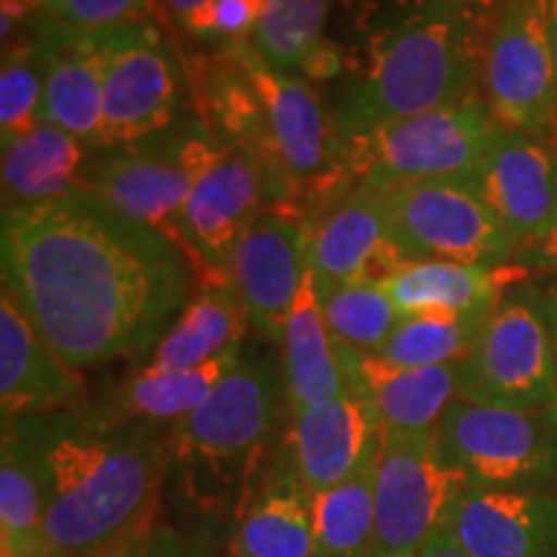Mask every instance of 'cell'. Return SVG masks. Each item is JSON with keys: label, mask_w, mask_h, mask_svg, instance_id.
Masks as SVG:
<instances>
[{"label": "cell", "mask_w": 557, "mask_h": 557, "mask_svg": "<svg viewBox=\"0 0 557 557\" xmlns=\"http://www.w3.org/2000/svg\"><path fill=\"white\" fill-rule=\"evenodd\" d=\"M45 478H41V416L3 421L0 455V555L41 545Z\"/></svg>", "instance_id": "26"}, {"label": "cell", "mask_w": 557, "mask_h": 557, "mask_svg": "<svg viewBox=\"0 0 557 557\" xmlns=\"http://www.w3.org/2000/svg\"><path fill=\"white\" fill-rule=\"evenodd\" d=\"M86 145L39 124L3 145V209L37 207L86 189Z\"/></svg>", "instance_id": "25"}, {"label": "cell", "mask_w": 557, "mask_h": 557, "mask_svg": "<svg viewBox=\"0 0 557 557\" xmlns=\"http://www.w3.org/2000/svg\"><path fill=\"white\" fill-rule=\"evenodd\" d=\"M186 62L152 24L114 26L103 75V122L99 148H120L178 122Z\"/></svg>", "instance_id": "12"}, {"label": "cell", "mask_w": 557, "mask_h": 557, "mask_svg": "<svg viewBox=\"0 0 557 557\" xmlns=\"http://www.w3.org/2000/svg\"><path fill=\"white\" fill-rule=\"evenodd\" d=\"M527 274L529 271L513 263L500 269H480L451 261H408L380 287L393 299L400 315H418V312L487 315L506 295V284L524 282Z\"/></svg>", "instance_id": "24"}, {"label": "cell", "mask_w": 557, "mask_h": 557, "mask_svg": "<svg viewBox=\"0 0 557 557\" xmlns=\"http://www.w3.org/2000/svg\"><path fill=\"white\" fill-rule=\"evenodd\" d=\"M348 389L369 400L382 434L436 431L444 410L462 393V361L438 367H398L377 354L338 344Z\"/></svg>", "instance_id": "22"}, {"label": "cell", "mask_w": 557, "mask_h": 557, "mask_svg": "<svg viewBox=\"0 0 557 557\" xmlns=\"http://www.w3.org/2000/svg\"><path fill=\"white\" fill-rule=\"evenodd\" d=\"M152 529H156V524L137 529V532L127 534V537H122L120 542H114V545L103 549L99 557H148Z\"/></svg>", "instance_id": "40"}, {"label": "cell", "mask_w": 557, "mask_h": 557, "mask_svg": "<svg viewBox=\"0 0 557 557\" xmlns=\"http://www.w3.org/2000/svg\"><path fill=\"white\" fill-rule=\"evenodd\" d=\"M436 442L470 487L557 491V429L547 410L455 398L438 421Z\"/></svg>", "instance_id": "7"}, {"label": "cell", "mask_w": 557, "mask_h": 557, "mask_svg": "<svg viewBox=\"0 0 557 557\" xmlns=\"http://www.w3.org/2000/svg\"><path fill=\"white\" fill-rule=\"evenodd\" d=\"M45 83L47 54L39 41L37 24H34V29L16 34L3 45V65H0V135H3V145L39 127Z\"/></svg>", "instance_id": "32"}, {"label": "cell", "mask_w": 557, "mask_h": 557, "mask_svg": "<svg viewBox=\"0 0 557 557\" xmlns=\"http://www.w3.org/2000/svg\"><path fill=\"white\" fill-rule=\"evenodd\" d=\"M487 315H468V312L403 315L377 357L398 367L455 364L470 357Z\"/></svg>", "instance_id": "31"}, {"label": "cell", "mask_w": 557, "mask_h": 557, "mask_svg": "<svg viewBox=\"0 0 557 557\" xmlns=\"http://www.w3.org/2000/svg\"><path fill=\"white\" fill-rule=\"evenodd\" d=\"M3 557H67V555L54 553V549H50V547H34V549H26V553H13V555H3Z\"/></svg>", "instance_id": "45"}, {"label": "cell", "mask_w": 557, "mask_h": 557, "mask_svg": "<svg viewBox=\"0 0 557 557\" xmlns=\"http://www.w3.org/2000/svg\"><path fill=\"white\" fill-rule=\"evenodd\" d=\"M148 557H212L205 534H184L169 524H156L150 534Z\"/></svg>", "instance_id": "37"}, {"label": "cell", "mask_w": 557, "mask_h": 557, "mask_svg": "<svg viewBox=\"0 0 557 557\" xmlns=\"http://www.w3.org/2000/svg\"><path fill=\"white\" fill-rule=\"evenodd\" d=\"M238 50L248 78L267 109L278 163L297 186L302 212L310 214L318 199L338 178V169L333 165V120H329L308 83L271 67L253 41L238 39Z\"/></svg>", "instance_id": "15"}, {"label": "cell", "mask_w": 557, "mask_h": 557, "mask_svg": "<svg viewBox=\"0 0 557 557\" xmlns=\"http://www.w3.org/2000/svg\"><path fill=\"white\" fill-rule=\"evenodd\" d=\"M470 483L442 457L436 431L382 434L374 465L377 549L418 553L449 524L455 504Z\"/></svg>", "instance_id": "11"}, {"label": "cell", "mask_w": 557, "mask_h": 557, "mask_svg": "<svg viewBox=\"0 0 557 557\" xmlns=\"http://www.w3.org/2000/svg\"><path fill=\"white\" fill-rule=\"evenodd\" d=\"M86 400V382L21 310L0 292V410L3 421L73 413Z\"/></svg>", "instance_id": "20"}, {"label": "cell", "mask_w": 557, "mask_h": 557, "mask_svg": "<svg viewBox=\"0 0 557 557\" xmlns=\"http://www.w3.org/2000/svg\"><path fill=\"white\" fill-rule=\"evenodd\" d=\"M380 194L393 238L408 261H451L480 269H500L513 261L517 243L468 181H421Z\"/></svg>", "instance_id": "9"}, {"label": "cell", "mask_w": 557, "mask_h": 557, "mask_svg": "<svg viewBox=\"0 0 557 557\" xmlns=\"http://www.w3.org/2000/svg\"><path fill=\"white\" fill-rule=\"evenodd\" d=\"M374 459L346 483L310 496L315 557H372L377 549Z\"/></svg>", "instance_id": "30"}, {"label": "cell", "mask_w": 557, "mask_h": 557, "mask_svg": "<svg viewBox=\"0 0 557 557\" xmlns=\"http://www.w3.org/2000/svg\"><path fill=\"white\" fill-rule=\"evenodd\" d=\"M165 470L169 431L158 434L152 423L41 416V545L67 557H99L158 524Z\"/></svg>", "instance_id": "2"}, {"label": "cell", "mask_w": 557, "mask_h": 557, "mask_svg": "<svg viewBox=\"0 0 557 557\" xmlns=\"http://www.w3.org/2000/svg\"><path fill=\"white\" fill-rule=\"evenodd\" d=\"M406 263L380 191L354 186L310 214V269L320 295L346 284H382Z\"/></svg>", "instance_id": "16"}, {"label": "cell", "mask_w": 557, "mask_h": 557, "mask_svg": "<svg viewBox=\"0 0 557 557\" xmlns=\"http://www.w3.org/2000/svg\"><path fill=\"white\" fill-rule=\"evenodd\" d=\"M416 557H470V555L465 553V547L455 540V534L444 527V529H438V532L426 542V545L418 549Z\"/></svg>", "instance_id": "41"}, {"label": "cell", "mask_w": 557, "mask_h": 557, "mask_svg": "<svg viewBox=\"0 0 557 557\" xmlns=\"http://www.w3.org/2000/svg\"><path fill=\"white\" fill-rule=\"evenodd\" d=\"M289 468L315 496L346 483L380 455L382 429L367 398L346 393L292 416Z\"/></svg>", "instance_id": "19"}, {"label": "cell", "mask_w": 557, "mask_h": 557, "mask_svg": "<svg viewBox=\"0 0 557 557\" xmlns=\"http://www.w3.org/2000/svg\"><path fill=\"white\" fill-rule=\"evenodd\" d=\"M310 271V220L292 207H267L250 222L230 261V278L250 325L282 341Z\"/></svg>", "instance_id": "14"}, {"label": "cell", "mask_w": 557, "mask_h": 557, "mask_svg": "<svg viewBox=\"0 0 557 557\" xmlns=\"http://www.w3.org/2000/svg\"><path fill=\"white\" fill-rule=\"evenodd\" d=\"M250 323L235 287L199 289L152 348V369H194L243 348Z\"/></svg>", "instance_id": "28"}, {"label": "cell", "mask_w": 557, "mask_h": 557, "mask_svg": "<svg viewBox=\"0 0 557 557\" xmlns=\"http://www.w3.org/2000/svg\"><path fill=\"white\" fill-rule=\"evenodd\" d=\"M240 359V348H235L225 357L194 369H171V372L152 367L137 369L124 380L111 416L103 421L176 423L205 406Z\"/></svg>", "instance_id": "29"}, {"label": "cell", "mask_w": 557, "mask_h": 557, "mask_svg": "<svg viewBox=\"0 0 557 557\" xmlns=\"http://www.w3.org/2000/svg\"><path fill=\"white\" fill-rule=\"evenodd\" d=\"M557 380V341L540 292H506L462 359L459 398L547 410Z\"/></svg>", "instance_id": "8"}, {"label": "cell", "mask_w": 557, "mask_h": 557, "mask_svg": "<svg viewBox=\"0 0 557 557\" xmlns=\"http://www.w3.org/2000/svg\"><path fill=\"white\" fill-rule=\"evenodd\" d=\"M39 5L62 24L78 29H107L139 21L150 0H39Z\"/></svg>", "instance_id": "36"}, {"label": "cell", "mask_w": 557, "mask_h": 557, "mask_svg": "<svg viewBox=\"0 0 557 557\" xmlns=\"http://www.w3.org/2000/svg\"><path fill=\"white\" fill-rule=\"evenodd\" d=\"M547 18H549V41H553V54L557 65V0H547Z\"/></svg>", "instance_id": "44"}, {"label": "cell", "mask_w": 557, "mask_h": 557, "mask_svg": "<svg viewBox=\"0 0 557 557\" xmlns=\"http://www.w3.org/2000/svg\"><path fill=\"white\" fill-rule=\"evenodd\" d=\"M225 143L199 116L120 148L86 169V189L163 235L186 259L181 218L201 173Z\"/></svg>", "instance_id": "6"}, {"label": "cell", "mask_w": 557, "mask_h": 557, "mask_svg": "<svg viewBox=\"0 0 557 557\" xmlns=\"http://www.w3.org/2000/svg\"><path fill=\"white\" fill-rule=\"evenodd\" d=\"M549 418H553L555 429H557V380H555V393H553V400H549V408H547Z\"/></svg>", "instance_id": "46"}, {"label": "cell", "mask_w": 557, "mask_h": 557, "mask_svg": "<svg viewBox=\"0 0 557 557\" xmlns=\"http://www.w3.org/2000/svg\"><path fill=\"white\" fill-rule=\"evenodd\" d=\"M39 41L47 54V83L39 124H52L88 148H99L103 122V75L114 26L78 29L41 9Z\"/></svg>", "instance_id": "18"}, {"label": "cell", "mask_w": 557, "mask_h": 557, "mask_svg": "<svg viewBox=\"0 0 557 557\" xmlns=\"http://www.w3.org/2000/svg\"><path fill=\"white\" fill-rule=\"evenodd\" d=\"M455 3H462V0H455Z\"/></svg>", "instance_id": "49"}, {"label": "cell", "mask_w": 557, "mask_h": 557, "mask_svg": "<svg viewBox=\"0 0 557 557\" xmlns=\"http://www.w3.org/2000/svg\"><path fill=\"white\" fill-rule=\"evenodd\" d=\"M331 0H269L250 41L278 73L299 70L312 47L323 39Z\"/></svg>", "instance_id": "33"}, {"label": "cell", "mask_w": 557, "mask_h": 557, "mask_svg": "<svg viewBox=\"0 0 557 557\" xmlns=\"http://www.w3.org/2000/svg\"><path fill=\"white\" fill-rule=\"evenodd\" d=\"M341 50L336 45H331V41L320 39L315 47H312L308 58L302 60V70L308 78H333V75L341 73Z\"/></svg>", "instance_id": "39"}, {"label": "cell", "mask_w": 557, "mask_h": 557, "mask_svg": "<svg viewBox=\"0 0 557 557\" xmlns=\"http://www.w3.org/2000/svg\"><path fill=\"white\" fill-rule=\"evenodd\" d=\"M0 271L73 369L148 351L189 302L184 253L88 189L3 209Z\"/></svg>", "instance_id": "1"}, {"label": "cell", "mask_w": 557, "mask_h": 557, "mask_svg": "<svg viewBox=\"0 0 557 557\" xmlns=\"http://www.w3.org/2000/svg\"><path fill=\"white\" fill-rule=\"evenodd\" d=\"M487 37L483 21L455 0L387 26L333 116V137L480 99Z\"/></svg>", "instance_id": "4"}, {"label": "cell", "mask_w": 557, "mask_h": 557, "mask_svg": "<svg viewBox=\"0 0 557 557\" xmlns=\"http://www.w3.org/2000/svg\"><path fill=\"white\" fill-rule=\"evenodd\" d=\"M542 299H545V310H547L549 325H553V333H555V341H557V276H555V282L547 287V292H542Z\"/></svg>", "instance_id": "43"}, {"label": "cell", "mask_w": 557, "mask_h": 557, "mask_svg": "<svg viewBox=\"0 0 557 557\" xmlns=\"http://www.w3.org/2000/svg\"><path fill=\"white\" fill-rule=\"evenodd\" d=\"M485 99L333 137V165L354 186L389 189L421 181H468L500 132Z\"/></svg>", "instance_id": "5"}, {"label": "cell", "mask_w": 557, "mask_h": 557, "mask_svg": "<svg viewBox=\"0 0 557 557\" xmlns=\"http://www.w3.org/2000/svg\"><path fill=\"white\" fill-rule=\"evenodd\" d=\"M165 5H169V11L173 13V16H178V18H189L194 11H199L201 5L205 3H209V0H163Z\"/></svg>", "instance_id": "42"}, {"label": "cell", "mask_w": 557, "mask_h": 557, "mask_svg": "<svg viewBox=\"0 0 557 557\" xmlns=\"http://www.w3.org/2000/svg\"><path fill=\"white\" fill-rule=\"evenodd\" d=\"M284 410H289L282 361L240 359L214 395L171 423L165 491L194 527L238 521L267 483Z\"/></svg>", "instance_id": "3"}, {"label": "cell", "mask_w": 557, "mask_h": 557, "mask_svg": "<svg viewBox=\"0 0 557 557\" xmlns=\"http://www.w3.org/2000/svg\"><path fill=\"white\" fill-rule=\"evenodd\" d=\"M269 0H209L184 21L186 29L201 39L235 41L253 34Z\"/></svg>", "instance_id": "35"}, {"label": "cell", "mask_w": 557, "mask_h": 557, "mask_svg": "<svg viewBox=\"0 0 557 557\" xmlns=\"http://www.w3.org/2000/svg\"><path fill=\"white\" fill-rule=\"evenodd\" d=\"M372 557H416V553H374Z\"/></svg>", "instance_id": "47"}, {"label": "cell", "mask_w": 557, "mask_h": 557, "mask_svg": "<svg viewBox=\"0 0 557 557\" xmlns=\"http://www.w3.org/2000/svg\"><path fill=\"white\" fill-rule=\"evenodd\" d=\"M282 372L289 416L351 393L338 341L329 329L312 269L295 299L282 341Z\"/></svg>", "instance_id": "23"}, {"label": "cell", "mask_w": 557, "mask_h": 557, "mask_svg": "<svg viewBox=\"0 0 557 557\" xmlns=\"http://www.w3.org/2000/svg\"><path fill=\"white\" fill-rule=\"evenodd\" d=\"M320 302L338 344L361 354H377L403 318L380 284H346L323 292Z\"/></svg>", "instance_id": "34"}, {"label": "cell", "mask_w": 557, "mask_h": 557, "mask_svg": "<svg viewBox=\"0 0 557 557\" xmlns=\"http://www.w3.org/2000/svg\"><path fill=\"white\" fill-rule=\"evenodd\" d=\"M483 94L508 129L547 137L557 127V65L547 0H508L485 47Z\"/></svg>", "instance_id": "13"}, {"label": "cell", "mask_w": 557, "mask_h": 557, "mask_svg": "<svg viewBox=\"0 0 557 557\" xmlns=\"http://www.w3.org/2000/svg\"><path fill=\"white\" fill-rule=\"evenodd\" d=\"M549 143H553V148H555V158H557V127L553 129V135H549Z\"/></svg>", "instance_id": "48"}, {"label": "cell", "mask_w": 557, "mask_h": 557, "mask_svg": "<svg viewBox=\"0 0 557 557\" xmlns=\"http://www.w3.org/2000/svg\"><path fill=\"white\" fill-rule=\"evenodd\" d=\"M267 207H282V191L267 163L240 145H225L199 176L181 218L186 263L199 289L233 287L235 248Z\"/></svg>", "instance_id": "10"}, {"label": "cell", "mask_w": 557, "mask_h": 557, "mask_svg": "<svg viewBox=\"0 0 557 557\" xmlns=\"http://www.w3.org/2000/svg\"><path fill=\"white\" fill-rule=\"evenodd\" d=\"M511 263L524 271H553L557 274V220L534 240L521 243Z\"/></svg>", "instance_id": "38"}, {"label": "cell", "mask_w": 557, "mask_h": 557, "mask_svg": "<svg viewBox=\"0 0 557 557\" xmlns=\"http://www.w3.org/2000/svg\"><path fill=\"white\" fill-rule=\"evenodd\" d=\"M447 529L470 557H557V491L468 487Z\"/></svg>", "instance_id": "21"}, {"label": "cell", "mask_w": 557, "mask_h": 557, "mask_svg": "<svg viewBox=\"0 0 557 557\" xmlns=\"http://www.w3.org/2000/svg\"><path fill=\"white\" fill-rule=\"evenodd\" d=\"M468 184L517 248L557 220V158L547 137L500 127Z\"/></svg>", "instance_id": "17"}, {"label": "cell", "mask_w": 557, "mask_h": 557, "mask_svg": "<svg viewBox=\"0 0 557 557\" xmlns=\"http://www.w3.org/2000/svg\"><path fill=\"white\" fill-rule=\"evenodd\" d=\"M230 557H315L310 493L292 468L269 475L235 521Z\"/></svg>", "instance_id": "27"}]
</instances>
